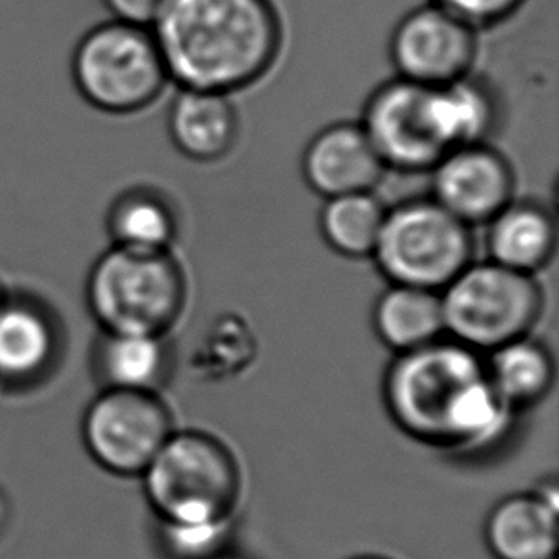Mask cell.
<instances>
[{"label":"cell","instance_id":"1","mask_svg":"<svg viewBox=\"0 0 559 559\" xmlns=\"http://www.w3.org/2000/svg\"><path fill=\"white\" fill-rule=\"evenodd\" d=\"M382 393L390 418L405 436L451 453L497 445L514 416L489 382L484 354L449 336L397 354Z\"/></svg>","mask_w":559,"mask_h":559},{"label":"cell","instance_id":"2","mask_svg":"<svg viewBox=\"0 0 559 559\" xmlns=\"http://www.w3.org/2000/svg\"><path fill=\"white\" fill-rule=\"evenodd\" d=\"M152 33L173 83L227 96L262 81L285 38L272 0H167Z\"/></svg>","mask_w":559,"mask_h":559},{"label":"cell","instance_id":"3","mask_svg":"<svg viewBox=\"0 0 559 559\" xmlns=\"http://www.w3.org/2000/svg\"><path fill=\"white\" fill-rule=\"evenodd\" d=\"M188 280L173 250L111 247L84 280V304L98 331L167 334L182 318Z\"/></svg>","mask_w":559,"mask_h":559},{"label":"cell","instance_id":"4","mask_svg":"<svg viewBox=\"0 0 559 559\" xmlns=\"http://www.w3.org/2000/svg\"><path fill=\"white\" fill-rule=\"evenodd\" d=\"M159 523L229 522L241 492V469L224 441L175 430L140 476Z\"/></svg>","mask_w":559,"mask_h":559},{"label":"cell","instance_id":"5","mask_svg":"<svg viewBox=\"0 0 559 559\" xmlns=\"http://www.w3.org/2000/svg\"><path fill=\"white\" fill-rule=\"evenodd\" d=\"M69 73L84 104L115 117L145 111L170 83L152 29L111 17L76 40Z\"/></svg>","mask_w":559,"mask_h":559},{"label":"cell","instance_id":"6","mask_svg":"<svg viewBox=\"0 0 559 559\" xmlns=\"http://www.w3.org/2000/svg\"><path fill=\"white\" fill-rule=\"evenodd\" d=\"M445 336L489 354L533 331L545 308L535 275L492 260L469 262L443 290Z\"/></svg>","mask_w":559,"mask_h":559},{"label":"cell","instance_id":"7","mask_svg":"<svg viewBox=\"0 0 559 559\" xmlns=\"http://www.w3.org/2000/svg\"><path fill=\"white\" fill-rule=\"evenodd\" d=\"M472 227L428 199L385 209L372 258L395 285L441 293L472 262Z\"/></svg>","mask_w":559,"mask_h":559},{"label":"cell","instance_id":"8","mask_svg":"<svg viewBox=\"0 0 559 559\" xmlns=\"http://www.w3.org/2000/svg\"><path fill=\"white\" fill-rule=\"evenodd\" d=\"M175 430L160 393L98 390L81 416L84 453L109 476H142Z\"/></svg>","mask_w":559,"mask_h":559},{"label":"cell","instance_id":"9","mask_svg":"<svg viewBox=\"0 0 559 559\" xmlns=\"http://www.w3.org/2000/svg\"><path fill=\"white\" fill-rule=\"evenodd\" d=\"M68 341V326L50 300L12 287L0 308V392L22 397L53 382Z\"/></svg>","mask_w":559,"mask_h":559},{"label":"cell","instance_id":"10","mask_svg":"<svg viewBox=\"0 0 559 559\" xmlns=\"http://www.w3.org/2000/svg\"><path fill=\"white\" fill-rule=\"evenodd\" d=\"M359 124L384 167L405 175L430 173L449 152L439 134L430 86L401 76L374 88Z\"/></svg>","mask_w":559,"mask_h":559},{"label":"cell","instance_id":"11","mask_svg":"<svg viewBox=\"0 0 559 559\" xmlns=\"http://www.w3.org/2000/svg\"><path fill=\"white\" fill-rule=\"evenodd\" d=\"M477 33L433 2L413 8L390 35L388 53L395 76L441 86L469 75L479 48Z\"/></svg>","mask_w":559,"mask_h":559},{"label":"cell","instance_id":"12","mask_svg":"<svg viewBox=\"0 0 559 559\" xmlns=\"http://www.w3.org/2000/svg\"><path fill=\"white\" fill-rule=\"evenodd\" d=\"M430 176L431 199L469 227L489 224L514 201V170L485 142L447 152Z\"/></svg>","mask_w":559,"mask_h":559},{"label":"cell","instance_id":"13","mask_svg":"<svg viewBox=\"0 0 559 559\" xmlns=\"http://www.w3.org/2000/svg\"><path fill=\"white\" fill-rule=\"evenodd\" d=\"M385 170L359 122H334L311 138L304 152V178L325 199L372 191Z\"/></svg>","mask_w":559,"mask_h":559},{"label":"cell","instance_id":"14","mask_svg":"<svg viewBox=\"0 0 559 559\" xmlns=\"http://www.w3.org/2000/svg\"><path fill=\"white\" fill-rule=\"evenodd\" d=\"M558 512L556 481L510 495L487 515L485 545L495 559H558Z\"/></svg>","mask_w":559,"mask_h":559},{"label":"cell","instance_id":"15","mask_svg":"<svg viewBox=\"0 0 559 559\" xmlns=\"http://www.w3.org/2000/svg\"><path fill=\"white\" fill-rule=\"evenodd\" d=\"M88 367L98 390L160 393L173 372L167 334L98 331Z\"/></svg>","mask_w":559,"mask_h":559},{"label":"cell","instance_id":"16","mask_svg":"<svg viewBox=\"0 0 559 559\" xmlns=\"http://www.w3.org/2000/svg\"><path fill=\"white\" fill-rule=\"evenodd\" d=\"M168 134L183 157L224 159L239 136V114L227 94L180 88L168 107Z\"/></svg>","mask_w":559,"mask_h":559},{"label":"cell","instance_id":"17","mask_svg":"<svg viewBox=\"0 0 559 559\" xmlns=\"http://www.w3.org/2000/svg\"><path fill=\"white\" fill-rule=\"evenodd\" d=\"M487 226V250L492 262L527 275L550 264L558 227L543 204L512 201Z\"/></svg>","mask_w":559,"mask_h":559},{"label":"cell","instance_id":"18","mask_svg":"<svg viewBox=\"0 0 559 559\" xmlns=\"http://www.w3.org/2000/svg\"><path fill=\"white\" fill-rule=\"evenodd\" d=\"M372 326L380 342L395 354L439 341L445 336L441 293L390 283L374 302Z\"/></svg>","mask_w":559,"mask_h":559},{"label":"cell","instance_id":"19","mask_svg":"<svg viewBox=\"0 0 559 559\" xmlns=\"http://www.w3.org/2000/svg\"><path fill=\"white\" fill-rule=\"evenodd\" d=\"M106 231L111 247L165 252L175 247L178 216L160 191L134 186L121 191L107 206Z\"/></svg>","mask_w":559,"mask_h":559},{"label":"cell","instance_id":"20","mask_svg":"<svg viewBox=\"0 0 559 559\" xmlns=\"http://www.w3.org/2000/svg\"><path fill=\"white\" fill-rule=\"evenodd\" d=\"M485 356L489 382L514 413L537 405L552 390L556 380L552 354L530 334Z\"/></svg>","mask_w":559,"mask_h":559},{"label":"cell","instance_id":"21","mask_svg":"<svg viewBox=\"0 0 559 559\" xmlns=\"http://www.w3.org/2000/svg\"><path fill=\"white\" fill-rule=\"evenodd\" d=\"M430 88L439 134L447 150L484 144L499 122V99L491 86L469 73Z\"/></svg>","mask_w":559,"mask_h":559},{"label":"cell","instance_id":"22","mask_svg":"<svg viewBox=\"0 0 559 559\" xmlns=\"http://www.w3.org/2000/svg\"><path fill=\"white\" fill-rule=\"evenodd\" d=\"M385 206L372 191L329 197L319 216L326 245L346 258L372 257Z\"/></svg>","mask_w":559,"mask_h":559},{"label":"cell","instance_id":"23","mask_svg":"<svg viewBox=\"0 0 559 559\" xmlns=\"http://www.w3.org/2000/svg\"><path fill=\"white\" fill-rule=\"evenodd\" d=\"M231 520L218 523H159V543L168 559H211L229 548Z\"/></svg>","mask_w":559,"mask_h":559},{"label":"cell","instance_id":"24","mask_svg":"<svg viewBox=\"0 0 559 559\" xmlns=\"http://www.w3.org/2000/svg\"><path fill=\"white\" fill-rule=\"evenodd\" d=\"M476 31L492 29L514 17L527 0H428Z\"/></svg>","mask_w":559,"mask_h":559},{"label":"cell","instance_id":"25","mask_svg":"<svg viewBox=\"0 0 559 559\" xmlns=\"http://www.w3.org/2000/svg\"><path fill=\"white\" fill-rule=\"evenodd\" d=\"M167 0H102L111 20L150 27Z\"/></svg>","mask_w":559,"mask_h":559},{"label":"cell","instance_id":"26","mask_svg":"<svg viewBox=\"0 0 559 559\" xmlns=\"http://www.w3.org/2000/svg\"><path fill=\"white\" fill-rule=\"evenodd\" d=\"M12 518H14L12 499H10L7 489L0 485V540L7 537L8 530L12 525Z\"/></svg>","mask_w":559,"mask_h":559},{"label":"cell","instance_id":"27","mask_svg":"<svg viewBox=\"0 0 559 559\" xmlns=\"http://www.w3.org/2000/svg\"><path fill=\"white\" fill-rule=\"evenodd\" d=\"M10 290L12 287L8 285L7 281L0 277V308H2V304L7 302L8 295H10Z\"/></svg>","mask_w":559,"mask_h":559},{"label":"cell","instance_id":"28","mask_svg":"<svg viewBox=\"0 0 559 559\" xmlns=\"http://www.w3.org/2000/svg\"><path fill=\"white\" fill-rule=\"evenodd\" d=\"M211 559H247L245 556H239V554H235L231 548H227L224 552L216 554L214 558Z\"/></svg>","mask_w":559,"mask_h":559},{"label":"cell","instance_id":"29","mask_svg":"<svg viewBox=\"0 0 559 559\" xmlns=\"http://www.w3.org/2000/svg\"><path fill=\"white\" fill-rule=\"evenodd\" d=\"M352 559H388V558H382V556H357V558H352Z\"/></svg>","mask_w":559,"mask_h":559}]
</instances>
